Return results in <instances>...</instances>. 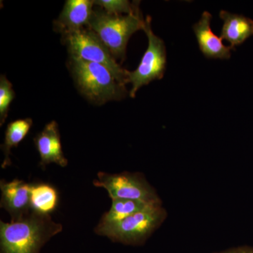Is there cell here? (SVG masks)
Wrapping results in <instances>:
<instances>
[{
	"mask_svg": "<svg viewBox=\"0 0 253 253\" xmlns=\"http://www.w3.org/2000/svg\"><path fill=\"white\" fill-rule=\"evenodd\" d=\"M93 184L97 187L104 188L112 200H134L150 205H162L156 190L139 173L109 174L99 172Z\"/></svg>",
	"mask_w": 253,
	"mask_h": 253,
	"instance_id": "8992f818",
	"label": "cell"
},
{
	"mask_svg": "<svg viewBox=\"0 0 253 253\" xmlns=\"http://www.w3.org/2000/svg\"><path fill=\"white\" fill-rule=\"evenodd\" d=\"M94 4L99 5L108 14L113 15L129 14L139 9L137 1L132 4L126 0H96Z\"/></svg>",
	"mask_w": 253,
	"mask_h": 253,
	"instance_id": "e0dca14e",
	"label": "cell"
},
{
	"mask_svg": "<svg viewBox=\"0 0 253 253\" xmlns=\"http://www.w3.org/2000/svg\"><path fill=\"white\" fill-rule=\"evenodd\" d=\"M65 44L71 56L99 63L108 68L121 84L127 83V71L123 69L103 44L97 35L89 29L79 30L63 34Z\"/></svg>",
	"mask_w": 253,
	"mask_h": 253,
	"instance_id": "5b68a950",
	"label": "cell"
},
{
	"mask_svg": "<svg viewBox=\"0 0 253 253\" xmlns=\"http://www.w3.org/2000/svg\"><path fill=\"white\" fill-rule=\"evenodd\" d=\"M219 17L224 22L220 38L229 41L233 49L253 36V20L251 18L223 10Z\"/></svg>",
	"mask_w": 253,
	"mask_h": 253,
	"instance_id": "7c38bea8",
	"label": "cell"
},
{
	"mask_svg": "<svg viewBox=\"0 0 253 253\" xmlns=\"http://www.w3.org/2000/svg\"><path fill=\"white\" fill-rule=\"evenodd\" d=\"M15 98L12 84L5 76L0 77V126L4 124L9 113L10 105Z\"/></svg>",
	"mask_w": 253,
	"mask_h": 253,
	"instance_id": "2e32d148",
	"label": "cell"
},
{
	"mask_svg": "<svg viewBox=\"0 0 253 253\" xmlns=\"http://www.w3.org/2000/svg\"><path fill=\"white\" fill-rule=\"evenodd\" d=\"M144 31L149 40L147 49L134 71H127V83H131L129 95L134 98L136 91L154 80L162 79L166 68V49L164 42L156 36L151 28V19H145Z\"/></svg>",
	"mask_w": 253,
	"mask_h": 253,
	"instance_id": "52a82bcc",
	"label": "cell"
},
{
	"mask_svg": "<svg viewBox=\"0 0 253 253\" xmlns=\"http://www.w3.org/2000/svg\"><path fill=\"white\" fill-rule=\"evenodd\" d=\"M212 15L204 11L201 19L194 26V31L200 50L208 59H229L231 57L230 46L223 44L222 39L216 36L211 28Z\"/></svg>",
	"mask_w": 253,
	"mask_h": 253,
	"instance_id": "30bf717a",
	"label": "cell"
},
{
	"mask_svg": "<svg viewBox=\"0 0 253 253\" xmlns=\"http://www.w3.org/2000/svg\"><path fill=\"white\" fill-rule=\"evenodd\" d=\"M168 213L162 206H151L129 217L112 224H99L95 229L98 235L114 242L131 246L144 244L163 224Z\"/></svg>",
	"mask_w": 253,
	"mask_h": 253,
	"instance_id": "277c9868",
	"label": "cell"
},
{
	"mask_svg": "<svg viewBox=\"0 0 253 253\" xmlns=\"http://www.w3.org/2000/svg\"><path fill=\"white\" fill-rule=\"evenodd\" d=\"M71 71L82 94L96 104L122 99L126 91L112 73L99 63L71 56Z\"/></svg>",
	"mask_w": 253,
	"mask_h": 253,
	"instance_id": "7a4b0ae2",
	"label": "cell"
},
{
	"mask_svg": "<svg viewBox=\"0 0 253 253\" xmlns=\"http://www.w3.org/2000/svg\"><path fill=\"white\" fill-rule=\"evenodd\" d=\"M91 0H67L59 18L55 21V27L63 34L79 31L88 26L92 16Z\"/></svg>",
	"mask_w": 253,
	"mask_h": 253,
	"instance_id": "8fae6325",
	"label": "cell"
},
{
	"mask_svg": "<svg viewBox=\"0 0 253 253\" xmlns=\"http://www.w3.org/2000/svg\"><path fill=\"white\" fill-rule=\"evenodd\" d=\"M35 145L41 156L40 166L44 168L50 163H56L61 167L68 166L61 146L59 126L55 121L48 123L44 129L34 138Z\"/></svg>",
	"mask_w": 253,
	"mask_h": 253,
	"instance_id": "ba28073f",
	"label": "cell"
},
{
	"mask_svg": "<svg viewBox=\"0 0 253 253\" xmlns=\"http://www.w3.org/2000/svg\"><path fill=\"white\" fill-rule=\"evenodd\" d=\"M59 196L57 190L48 183L31 184L30 206L32 212L50 215L59 204Z\"/></svg>",
	"mask_w": 253,
	"mask_h": 253,
	"instance_id": "4fadbf2b",
	"label": "cell"
},
{
	"mask_svg": "<svg viewBox=\"0 0 253 253\" xmlns=\"http://www.w3.org/2000/svg\"><path fill=\"white\" fill-rule=\"evenodd\" d=\"M214 253H253V248L249 246H242V247L233 248L221 252Z\"/></svg>",
	"mask_w": 253,
	"mask_h": 253,
	"instance_id": "ac0fdd59",
	"label": "cell"
},
{
	"mask_svg": "<svg viewBox=\"0 0 253 253\" xmlns=\"http://www.w3.org/2000/svg\"><path fill=\"white\" fill-rule=\"evenodd\" d=\"M144 25L145 20L139 9L126 16L96 10L93 11L88 27L97 35L113 57L123 61L129 38L136 31L144 30Z\"/></svg>",
	"mask_w": 253,
	"mask_h": 253,
	"instance_id": "3957f363",
	"label": "cell"
},
{
	"mask_svg": "<svg viewBox=\"0 0 253 253\" xmlns=\"http://www.w3.org/2000/svg\"><path fill=\"white\" fill-rule=\"evenodd\" d=\"M151 206L156 205H150L134 200L113 199L111 209L109 212L105 213L99 223L107 224L118 222Z\"/></svg>",
	"mask_w": 253,
	"mask_h": 253,
	"instance_id": "9a60e30c",
	"label": "cell"
},
{
	"mask_svg": "<svg viewBox=\"0 0 253 253\" xmlns=\"http://www.w3.org/2000/svg\"><path fill=\"white\" fill-rule=\"evenodd\" d=\"M63 230L50 215L30 211L11 222H0L1 253H39L42 246Z\"/></svg>",
	"mask_w": 253,
	"mask_h": 253,
	"instance_id": "6da1fadb",
	"label": "cell"
},
{
	"mask_svg": "<svg viewBox=\"0 0 253 253\" xmlns=\"http://www.w3.org/2000/svg\"><path fill=\"white\" fill-rule=\"evenodd\" d=\"M31 184L19 179H14L10 182L0 181V206L9 213L11 220H16L31 211Z\"/></svg>",
	"mask_w": 253,
	"mask_h": 253,
	"instance_id": "9c48e42d",
	"label": "cell"
},
{
	"mask_svg": "<svg viewBox=\"0 0 253 253\" xmlns=\"http://www.w3.org/2000/svg\"><path fill=\"white\" fill-rule=\"evenodd\" d=\"M32 126H33V120L31 118L16 120L8 125L5 131L4 143L1 146V151L4 155L1 168L4 169L8 166H11L10 155H11V149L17 147L18 144L25 139L29 132Z\"/></svg>",
	"mask_w": 253,
	"mask_h": 253,
	"instance_id": "5bb4252c",
	"label": "cell"
}]
</instances>
